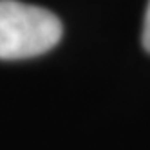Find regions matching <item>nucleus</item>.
<instances>
[{"label":"nucleus","mask_w":150,"mask_h":150,"mask_svg":"<svg viewBox=\"0 0 150 150\" xmlns=\"http://www.w3.org/2000/svg\"><path fill=\"white\" fill-rule=\"evenodd\" d=\"M143 47L150 52V0H148V6H146V11H145V22H143Z\"/></svg>","instance_id":"obj_2"},{"label":"nucleus","mask_w":150,"mask_h":150,"mask_svg":"<svg viewBox=\"0 0 150 150\" xmlns=\"http://www.w3.org/2000/svg\"><path fill=\"white\" fill-rule=\"evenodd\" d=\"M63 33L56 15L18 0H0V60L35 58L54 47Z\"/></svg>","instance_id":"obj_1"}]
</instances>
